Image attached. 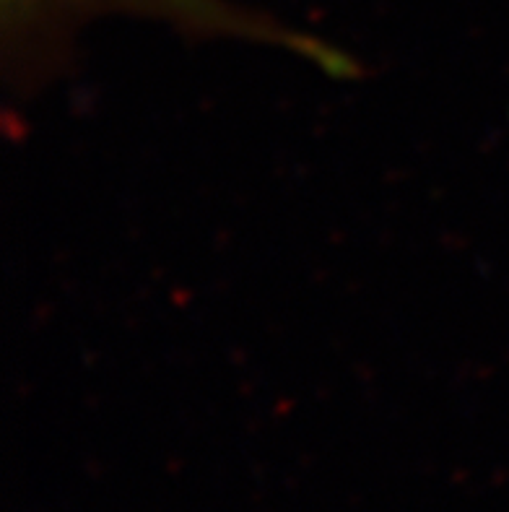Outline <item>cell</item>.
<instances>
[{
    "mask_svg": "<svg viewBox=\"0 0 509 512\" xmlns=\"http://www.w3.org/2000/svg\"><path fill=\"white\" fill-rule=\"evenodd\" d=\"M138 13L182 26L206 37L258 39L268 45H286L297 55L312 58L333 73H346L351 60L323 42L289 32L286 26L255 16L229 0H3L6 50H16L19 81L29 86L32 76L50 68L47 55L65 47L73 29L99 13Z\"/></svg>",
    "mask_w": 509,
    "mask_h": 512,
    "instance_id": "cell-1",
    "label": "cell"
}]
</instances>
